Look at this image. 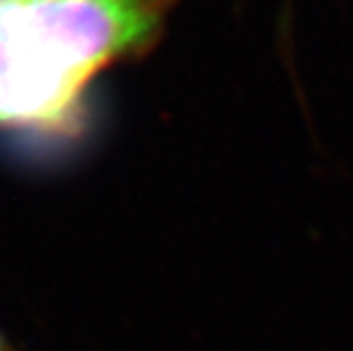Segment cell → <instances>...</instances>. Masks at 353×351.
I'll list each match as a JSON object with an SVG mask.
<instances>
[{
  "label": "cell",
  "instance_id": "7a4b0ae2",
  "mask_svg": "<svg viewBox=\"0 0 353 351\" xmlns=\"http://www.w3.org/2000/svg\"><path fill=\"white\" fill-rule=\"evenodd\" d=\"M0 351H19L10 340H7V335L3 331H0Z\"/></svg>",
  "mask_w": 353,
  "mask_h": 351
},
{
  "label": "cell",
  "instance_id": "6da1fadb",
  "mask_svg": "<svg viewBox=\"0 0 353 351\" xmlns=\"http://www.w3.org/2000/svg\"><path fill=\"white\" fill-rule=\"evenodd\" d=\"M176 0H0V132L69 135L89 87L144 57Z\"/></svg>",
  "mask_w": 353,
  "mask_h": 351
}]
</instances>
